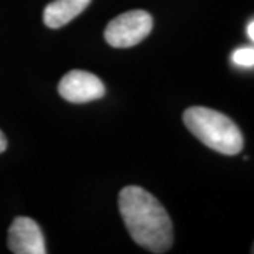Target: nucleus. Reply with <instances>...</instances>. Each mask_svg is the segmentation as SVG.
<instances>
[{"instance_id":"8","label":"nucleus","mask_w":254,"mask_h":254,"mask_svg":"<svg viewBox=\"0 0 254 254\" xmlns=\"http://www.w3.org/2000/svg\"><path fill=\"white\" fill-rule=\"evenodd\" d=\"M6 148H7V140H6V137L0 130V153H3Z\"/></svg>"},{"instance_id":"6","label":"nucleus","mask_w":254,"mask_h":254,"mask_svg":"<svg viewBox=\"0 0 254 254\" xmlns=\"http://www.w3.org/2000/svg\"><path fill=\"white\" fill-rule=\"evenodd\" d=\"M91 0H54L44 10L47 27L60 28L79 16L89 6Z\"/></svg>"},{"instance_id":"9","label":"nucleus","mask_w":254,"mask_h":254,"mask_svg":"<svg viewBox=\"0 0 254 254\" xmlns=\"http://www.w3.org/2000/svg\"><path fill=\"white\" fill-rule=\"evenodd\" d=\"M247 34H249V37L254 41V21H252V23L249 24V27H247Z\"/></svg>"},{"instance_id":"2","label":"nucleus","mask_w":254,"mask_h":254,"mask_svg":"<svg viewBox=\"0 0 254 254\" xmlns=\"http://www.w3.org/2000/svg\"><path fill=\"white\" fill-rule=\"evenodd\" d=\"M184 123L203 144L225 155H237L243 150V134L237 125L218 110L192 106L184 112Z\"/></svg>"},{"instance_id":"3","label":"nucleus","mask_w":254,"mask_h":254,"mask_svg":"<svg viewBox=\"0 0 254 254\" xmlns=\"http://www.w3.org/2000/svg\"><path fill=\"white\" fill-rule=\"evenodd\" d=\"M153 30V17L144 10H130L113 18L105 30V40L115 48H128L141 43Z\"/></svg>"},{"instance_id":"10","label":"nucleus","mask_w":254,"mask_h":254,"mask_svg":"<svg viewBox=\"0 0 254 254\" xmlns=\"http://www.w3.org/2000/svg\"><path fill=\"white\" fill-rule=\"evenodd\" d=\"M252 253L254 254V245H253V247H252Z\"/></svg>"},{"instance_id":"5","label":"nucleus","mask_w":254,"mask_h":254,"mask_svg":"<svg viewBox=\"0 0 254 254\" xmlns=\"http://www.w3.org/2000/svg\"><path fill=\"white\" fill-rule=\"evenodd\" d=\"M7 246L14 254H46V240L40 226L33 219L20 216L9 229Z\"/></svg>"},{"instance_id":"4","label":"nucleus","mask_w":254,"mask_h":254,"mask_svg":"<svg viewBox=\"0 0 254 254\" xmlns=\"http://www.w3.org/2000/svg\"><path fill=\"white\" fill-rule=\"evenodd\" d=\"M58 92L68 102L88 103L103 98L106 89L103 82L96 75L81 69H73L60 81Z\"/></svg>"},{"instance_id":"7","label":"nucleus","mask_w":254,"mask_h":254,"mask_svg":"<svg viewBox=\"0 0 254 254\" xmlns=\"http://www.w3.org/2000/svg\"><path fill=\"white\" fill-rule=\"evenodd\" d=\"M233 63L240 66H254V48H239L233 55Z\"/></svg>"},{"instance_id":"1","label":"nucleus","mask_w":254,"mask_h":254,"mask_svg":"<svg viewBox=\"0 0 254 254\" xmlns=\"http://www.w3.org/2000/svg\"><path fill=\"white\" fill-rule=\"evenodd\" d=\"M119 210L133 240L151 253L170 250L173 222L158 199L140 187H126L119 195Z\"/></svg>"}]
</instances>
